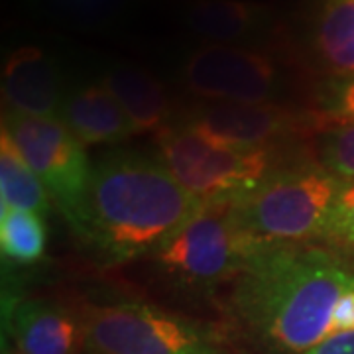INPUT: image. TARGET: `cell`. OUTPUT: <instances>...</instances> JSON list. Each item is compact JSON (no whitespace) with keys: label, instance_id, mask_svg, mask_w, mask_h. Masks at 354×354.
Segmentation results:
<instances>
[{"label":"cell","instance_id":"1","mask_svg":"<svg viewBox=\"0 0 354 354\" xmlns=\"http://www.w3.org/2000/svg\"><path fill=\"white\" fill-rule=\"evenodd\" d=\"M228 317L260 354H305L354 330V264L319 244H272L230 281Z\"/></svg>","mask_w":354,"mask_h":354},{"label":"cell","instance_id":"2","mask_svg":"<svg viewBox=\"0 0 354 354\" xmlns=\"http://www.w3.org/2000/svg\"><path fill=\"white\" fill-rule=\"evenodd\" d=\"M199 207L160 160L134 152L109 153L93 164L77 239L102 264H128L150 258Z\"/></svg>","mask_w":354,"mask_h":354},{"label":"cell","instance_id":"3","mask_svg":"<svg viewBox=\"0 0 354 354\" xmlns=\"http://www.w3.org/2000/svg\"><path fill=\"white\" fill-rule=\"evenodd\" d=\"M346 183L319 162L279 164L230 207L236 223L264 244H315Z\"/></svg>","mask_w":354,"mask_h":354},{"label":"cell","instance_id":"4","mask_svg":"<svg viewBox=\"0 0 354 354\" xmlns=\"http://www.w3.org/2000/svg\"><path fill=\"white\" fill-rule=\"evenodd\" d=\"M87 354H232L215 330L138 299L79 307Z\"/></svg>","mask_w":354,"mask_h":354},{"label":"cell","instance_id":"5","mask_svg":"<svg viewBox=\"0 0 354 354\" xmlns=\"http://www.w3.org/2000/svg\"><path fill=\"white\" fill-rule=\"evenodd\" d=\"M266 246L232 215L230 201L201 203L199 211L150 256L165 278L193 290L232 281Z\"/></svg>","mask_w":354,"mask_h":354},{"label":"cell","instance_id":"6","mask_svg":"<svg viewBox=\"0 0 354 354\" xmlns=\"http://www.w3.org/2000/svg\"><path fill=\"white\" fill-rule=\"evenodd\" d=\"M158 160L199 203L236 201L260 185L279 164L276 150H244L216 144L185 122L156 136Z\"/></svg>","mask_w":354,"mask_h":354},{"label":"cell","instance_id":"7","mask_svg":"<svg viewBox=\"0 0 354 354\" xmlns=\"http://www.w3.org/2000/svg\"><path fill=\"white\" fill-rule=\"evenodd\" d=\"M2 130L12 138L41 179L57 211L79 236L93 177L87 148L69 132L62 118L4 113Z\"/></svg>","mask_w":354,"mask_h":354},{"label":"cell","instance_id":"8","mask_svg":"<svg viewBox=\"0 0 354 354\" xmlns=\"http://www.w3.org/2000/svg\"><path fill=\"white\" fill-rule=\"evenodd\" d=\"M181 83L205 102H276L283 87L278 59L244 46L203 44L181 64Z\"/></svg>","mask_w":354,"mask_h":354},{"label":"cell","instance_id":"9","mask_svg":"<svg viewBox=\"0 0 354 354\" xmlns=\"http://www.w3.org/2000/svg\"><path fill=\"white\" fill-rule=\"evenodd\" d=\"M181 122L216 144L244 150H276L309 128L325 127L317 113L293 111L278 102H203Z\"/></svg>","mask_w":354,"mask_h":354},{"label":"cell","instance_id":"10","mask_svg":"<svg viewBox=\"0 0 354 354\" xmlns=\"http://www.w3.org/2000/svg\"><path fill=\"white\" fill-rule=\"evenodd\" d=\"M2 335L22 354H87V333L79 309L38 299L4 297Z\"/></svg>","mask_w":354,"mask_h":354},{"label":"cell","instance_id":"11","mask_svg":"<svg viewBox=\"0 0 354 354\" xmlns=\"http://www.w3.org/2000/svg\"><path fill=\"white\" fill-rule=\"evenodd\" d=\"M4 113L59 118L67 97L62 65L39 46H18L8 51L2 65Z\"/></svg>","mask_w":354,"mask_h":354},{"label":"cell","instance_id":"12","mask_svg":"<svg viewBox=\"0 0 354 354\" xmlns=\"http://www.w3.org/2000/svg\"><path fill=\"white\" fill-rule=\"evenodd\" d=\"M181 20L205 44L241 46L262 36L274 22V14L256 0H189Z\"/></svg>","mask_w":354,"mask_h":354},{"label":"cell","instance_id":"13","mask_svg":"<svg viewBox=\"0 0 354 354\" xmlns=\"http://www.w3.org/2000/svg\"><path fill=\"white\" fill-rule=\"evenodd\" d=\"M59 118L85 148L118 144L134 134L122 106L102 81L69 88Z\"/></svg>","mask_w":354,"mask_h":354},{"label":"cell","instance_id":"14","mask_svg":"<svg viewBox=\"0 0 354 354\" xmlns=\"http://www.w3.org/2000/svg\"><path fill=\"white\" fill-rule=\"evenodd\" d=\"M102 83L128 116L134 134H160L171 124V109L165 87L138 65L116 64L106 69Z\"/></svg>","mask_w":354,"mask_h":354},{"label":"cell","instance_id":"15","mask_svg":"<svg viewBox=\"0 0 354 354\" xmlns=\"http://www.w3.org/2000/svg\"><path fill=\"white\" fill-rule=\"evenodd\" d=\"M309 50L329 77L354 73V0H319L309 26Z\"/></svg>","mask_w":354,"mask_h":354},{"label":"cell","instance_id":"16","mask_svg":"<svg viewBox=\"0 0 354 354\" xmlns=\"http://www.w3.org/2000/svg\"><path fill=\"white\" fill-rule=\"evenodd\" d=\"M0 205L34 211L46 218L53 207L41 179L4 130L0 132Z\"/></svg>","mask_w":354,"mask_h":354},{"label":"cell","instance_id":"17","mask_svg":"<svg viewBox=\"0 0 354 354\" xmlns=\"http://www.w3.org/2000/svg\"><path fill=\"white\" fill-rule=\"evenodd\" d=\"M46 216L0 205V252L4 262L20 268L38 264L46 254Z\"/></svg>","mask_w":354,"mask_h":354},{"label":"cell","instance_id":"18","mask_svg":"<svg viewBox=\"0 0 354 354\" xmlns=\"http://www.w3.org/2000/svg\"><path fill=\"white\" fill-rule=\"evenodd\" d=\"M315 244L354 264V181L346 183L335 199Z\"/></svg>","mask_w":354,"mask_h":354},{"label":"cell","instance_id":"19","mask_svg":"<svg viewBox=\"0 0 354 354\" xmlns=\"http://www.w3.org/2000/svg\"><path fill=\"white\" fill-rule=\"evenodd\" d=\"M317 140V162L344 181H354V122H325Z\"/></svg>","mask_w":354,"mask_h":354},{"label":"cell","instance_id":"20","mask_svg":"<svg viewBox=\"0 0 354 354\" xmlns=\"http://www.w3.org/2000/svg\"><path fill=\"white\" fill-rule=\"evenodd\" d=\"M55 10L81 28H106L116 24L132 0H53Z\"/></svg>","mask_w":354,"mask_h":354},{"label":"cell","instance_id":"21","mask_svg":"<svg viewBox=\"0 0 354 354\" xmlns=\"http://www.w3.org/2000/svg\"><path fill=\"white\" fill-rule=\"evenodd\" d=\"M317 106L325 122H354V73L329 77L317 93Z\"/></svg>","mask_w":354,"mask_h":354},{"label":"cell","instance_id":"22","mask_svg":"<svg viewBox=\"0 0 354 354\" xmlns=\"http://www.w3.org/2000/svg\"><path fill=\"white\" fill-rule=\"evenodd\" d=\"M305 354H354V330L337 335Z\"/></svg>","mask_w":354,"mask_h":354},{"label":"cell","instance_id":"23","mask_svg":"<svg viewBox=\"0 0 354 354\" xmlns=\"http://www.w3.org/2000/svg\"><path fill=\"white\" fill-rule=\"evenodd\" d=\"M0 354H22L16 346H14L12 342L8 341L4 335H2V342H0Z\"/></svg>","mask_w":354,"mask_h":354},{"label":"cell","instance_id":"24","mask_svg":"<svg viewBox=\"0 0 354 354\" xmlns=\"http://www.w3.org/2000/svg\"><path fill=\"white\" fill-rule=\"evenodd\" d=\"M132 2H134V0H132Z\"/></svg>","mask_w":354,"mask_h":354}]
</instances>
